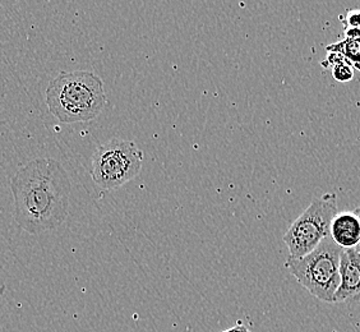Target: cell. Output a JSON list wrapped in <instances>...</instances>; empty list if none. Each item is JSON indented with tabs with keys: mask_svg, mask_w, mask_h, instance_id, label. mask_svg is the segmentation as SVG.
<instances>
[{
	"mask_svg": "<svg viewBox=\"0 0 360 332\" xmlns=\"http://www.w3.org/2000/svg\"><path fill=\"white\" fill-rule=\"evenodd\" d=\"M14 222L39 236L62 225L70 211L72 183L64 166L54 159L32 160L11 178Z\"/></svg>",
	"mask_w": 360,
	"mask_h": 332,
	"instance_id": "1",
	"label": "cell"
},
{
	"mask_svg": "<svg viewBox=\"0 0 360 332\" xmlns=\"http://www.w3.org/2000/svg\"><path fill=\"white\" fill-rule=\"evenodd\" d=\"M347 25L352 28H360V11H354L347 14Z\"/></svg>",
	"mask_w": 360,
	"mask_h": 332,
	"instance_id": "9",
	"label": "cell"
},
{
	"mask_svg": "<svg viewBox=\"0 0 360 332\" xmlns=\"http://www.w3.org/2000/svg\"><path fill=\"white\" fill-rule=\"evenodd\" d=\"M330 236L342 249L356 248L360 243V217L354 211L338 212L331 222Z\"/></svg>",
	"mask_w": 360,
	"mask_h": 332,
	"instance_id": "7",
	"label": "cell"
},
{
	"mask_svg": "<svg viewBox=\"0 0 360 332\" xmlns=\"http://www.w3.org/2000/svg\"><path fill=\"white\" fill-rule=\"evenodd\" d=\"M342 248L327 236L307 256L288 258L286 269L313 297L333 303L340 285V258Z\"/></svg>",
	"mask_w": 360,
	"mask_h": 332,
	"instance_id": "3",
	"label": "cell"
},
{
	"mask_svg": "<svg viewBox=\"0 0 360 332\" xmlns=\"http://www.w3.org/2000/svg\"><path fill=\"white\" fill-rule=\"evenodd\" d=\"M354 212H355V214L358 215V216H359V217H360V208H355V210H354ZM356 248H358V250H359V253H360V243H359V245H358V247H356Z\"/></svg>",
	"mask_w": 360,
	"mask_h": 332,
	"instance_id": "11",
	"label": "cell"
},
{
	"mask_svg": "<svg viewBox=\"0 0 360 332\" xmlns=\"http://www.w3.org/2000/svg\"><path fill=\"white\" fill-rule=\"evenodd\" d=\"M143 153L133 141L114 139L98 146L91 175L98 187L115 189L134 179L142 170Z\"/></svg>",
	"mask_w": 360,
	"mask_h": 332,
	"instance_id": "4",
	"label": "cell"
},
{
	"mask_svg": "<svg viewBox=\"0 0 360 332\" xmlns=\"http://www.w3.org/2000/svg\"><path fill=\"white\" fill-rule=\"evenodd\" d=\"M349 60L338 63L333 67V77L339 81V82H349L352 81L354 77V68L352 63H347Z\"/></svg>",
	"mask_w": 360,
	"mask_h": 332,
	"instance_id": "8",
	"label": "cell"
},
{
	"mask_svg": "<svg viewBox=\"0 0 360 332\" xmlns=\"http://www.w3.org/2000/svg\"><path fill=\"white\" fill-rule=\"evenodd\" d=\"M338 215V196L327 193L314 198L303 214L285 233L289 258L298 260L311 253L319 243L330 236L331 222Z\"/></svg>",
	"mask_w": 360,
	"mask_h": 332,
	"instance_id": "5",
	"label": "cell"
},
{
	"mask_svg": "<svg viewBox=\"0 0 360 332\" xmlns=\"http://www.w3.org/2000/svg\"><path fill=\"white\" fill-rule=\"evenodd\" d=\"M333 303H360V253L358 248L342 249L340 258V285Z\"/></svg>",
	"mask_w": 360,
	"mask_h": 332,
	"instance_id": "6",
	"label": "cell"
},
{
	"mask_svg": "<svg viewBox=\"0 0 360 332\" xmlns=\"http://www.w3.org/2000/svg\"><path fill=\"white\" fill-rule=\"evenodd\" d=\"M353 65L355 67V68H356V70H360V60L353 63Z\"/></svg>",
	"mask_w": 360,
	"mask_h": 332,
	"instance_id": "12",
	"label": "cell"
},
{
	"mask_svg": "<svg viewBox=\"0 0 360 332\" xmlns=\"http://www.w3.org/2000/svg\"><path fill=\"white\" fill-rule=\"evenodd\" d=\"M106 103L104 81L89 70L62 72L46 89L49 111L67 124L94 120Z\"/></svg>",
	"mask_w": 360,
	"mask_h": 332,
	"instance_id": "2",
	"label": "cell"
},
{
	"mask_svg": "<svg viewBox=\"0 0 360 332\" xmlns=\"http://www.w3.org/2000/svg\"><path fill=\"white\" fill-rule=\"evenodd\" d=\"M222 332H250V328L247 327L245 325H243V324H236V326H233V327H230L228 330H225V331Z\"/></svg>",
	"mask_w": 360,
	"mask_h": 332,
	"instance_id": "10",
	"label": "cell"
}]
</instances>
